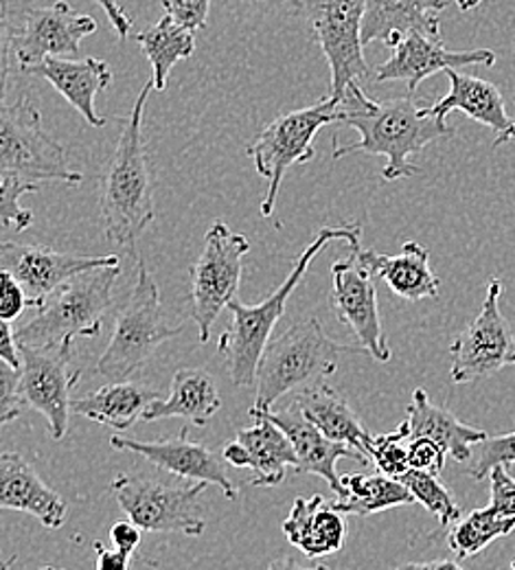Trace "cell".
Masks as SVG:
<instances>
[{
	"label": "cell",
	"instance_id": "1",
	"mask_svg": "<svg viewBox=\"0 0 515 570\" xmlns=\"http://www.w3.org/2000/svg\"><path fill=\"white\" fill-rule=\"evenodd\" d=\"M338 124L360 132V141L334 145V158H345L356 151L368 156H384L386 165L382 178L386 183L417 176L422 169L410 160L430 142L442 141L454 135L447 121L428 115L415 92L386 101L368 99L358 81H351L340 99Z\"/></svg>",
	"mask_w": 515,
	"mask_h": 570
},
{
	"label": "cell",
	"instance_id": "2",
	"mask_svg": "<svg viewBox=\"0 0 515 570\" xmlns=\"http://www.w3.org/2000/svg\"><path fill=\"white\" fill-rule=\"evenodd\" d=\"M153 81H148L123 126L117 149L101 174L99 207L106 237L130 253L156 217L153 176L143 137V115Z\"/></svg>",
	"mask_w": 515,
	"mask_h": 570
},
{
	"label": "cell",
	"instance_id": "3",
	"mask_svg": "<svg viewBox=\"0 0 515 570\" xmlns=\"http://www.w3.org/2000/svg\"><path fill=\"white\" fill-rule=\"evenodd\" d=\"M363 228L360 224H340V226H323L314 242L296 257L295 266L286 282L259 305H246L241 301H230L228 309L232 314L230 327L220 336L218 350L226 360V371L235 386H252L257 382L259 362L273 341L275 327L279 318L286 314L288 298L293 296L298 284L303 282L307 268L314 264L320 250H325L331 242H345L349 250L360 248Z\"/></svg>",
	"mask_w": 515,
	"mask_h": 570
},
{
	"label": "cell",
	"instance_id": "4",
	"mask_svg": "<svg viewBox=\"0 0 515 570\" xmlns=\"http://www.w3.org/2000/svg\"><path fill=\"white\" fill-rule=\"evenodd\" d=\"M343 354H368L363 345H340L331 341L318 318L298 321L273 338L257 371L255 411H273L288 393L327 384Z\"/></svg>",
	"mask_w": 515,
	"mask_h": 570
},
{
	"label": "cell",
	"instance_id": "5",
	"mask_svg": "<svg viewBox=\"0 0 515 570\" xmlns=\"http://www.w3.org/2000/svg\"><path fill=\"white\" fill-rule=\"evenodd\" d=\"M119 275L121 264L75 275L36 307V316L29 323L16 330L18 343L51 347L97 336L106 314L112 309V289Z\"/></svg>",
	"mask_w": 515,
	"mask_h": 570
},
{
	"label": "cell",
	"instance_id": "6",
	"mask_svg": "<svg viewBox=\"0 0 515 570\" xmlns=\"http://www.w3.org/2000/svg\"><path fill=\"white\" fill-rule=\"evenodd\" d=\"M180 334L182 327L165 323L158 285L141 259L137 284L117 314L112 338L97 362V373L110 382L130 380L162 343Z\"/></svg>",
	"mask_w": 515,
	"mask_h": 570
},
{
	"label": "cell",
	"instance_id": "7",
	"mask_svg": "<svg viewBox=\"0 0 515 570\" xmlns=\"http://www.w3.org/2000/svg\"><path fill=\"white\" fill-rule=\"evenodd\" d=\"M0 176H13L33 185H40L42 180H62L67 185L81 183V174L69 165L67 149L44 132L40 110L29 97L2 108Z\"/></svg>",
	"mask_w": 515,
	"mask_h": 570
},
{
	"label": "cell",
	"instance_id": "8",
	"mask_svg": "<svg viewBox=\"0 0 515 570\" xmlns=\"http://www.w3.org/2000/svg\"><path fill=\"white\" fill-rule=\"evenodd\" d=\"M7 9L9 4L2 0V33L18 71L47 58H79L81 40L97 31L95 18L75 11L67 0L49 7L24 4L16 22L9 20Z\"/></svg>",
	"mask_w": 515,
	"mask_h": 570
},
{
	"label": "cell",
	"instance_id": "9",
	"mask_svg": "<svg viewBox=\"0 0 515 570\" xmlns=\"http://www.w3.org/2000/svg\"><path fill=\"white\" fill-rule=\"evenodd\" d=\"M340 101L325 97L320 104L277 117L252 142L246 154L252 158L259 176L268 180V194L261 200V215L270 217L290 167L314 158V139L320 128L338 121Z\"/></svg>",
	"mask_w": 515,
	"mask_h": 570
},
{
	"label": "cell",
	"instance_id": "10",
	"mask_svg": "<svg viewBox=\"0 0 515 570\" xmlns=\"http://www.w3.org/2000/svg\"><path fill=\"white\" fill-rule=\"evenodd\" d=\"M298 13L309 24L311 38L327 58L331 99L340 101L351 81L368 79L363 42L365 0H295Z\"/></svg>",
	"mask_w": 515,
	"mask_h": 570
},
{
	"label": "cell",
	"instance_id": "11",
	"mask_svg": "<svg viewBox=\"0 0 515 570\" xmlns=\"http://www.w3.org/2000/svg\"><path fill=\"white\" fill-rule=\"evenodd\" d=\"M248 250L250 244L246 235L230 230L224 222H214L209 226L202 253L191 266V305L200 343L211 338V327L221 309L235 301Z\"/></svg>",
	"mask_w": 515,
	"mask_h": 570
},
{
	"label": "cell",
	"instance_id": "12",
	"mask_svg": "<svg viewBox=\"0 0 515 570\" xmlns=\"http://www.w3.org/2000/svg\"><path fill=\"white\" fill-rule=\"evenodd\" d=\"M209 483L189 488H171L160 481L121 474L112 481V494L141 531L148 533H185L202 535L207 522L202 518L200 497Z\"/></svg>",
	"mask_w": 515,
	"mask_h": 570
},
{
	"label": "cell",
	"instance_id": "13",
	"mask_svg": "<svg viewBox=\"0 0 515 570\" xmlns=\"http://www.w3.org/2000/svg\"><path fill=\"white\" fill-rule=\"evenodd\" d=\"M22 368L18 375L16 397L20 409L38 411L47 417L53 439H65L69 430L71 389L79 380V368L71 366L73 345L31 347L20 345Z\"/></svg>",
	"mask_w": 515,
	"mask_h": 570
},
{
	"label": "cell",
	"instance_id": "14",
	"mask_svg": "<svg viewBox=\"0 0 515 570\" xmlns=\"http://www.w3.org/2000/svg\"><path fill=\"white\" fill-rule=\"evenodd\" d=\"M501 279H489L478 316L449 347V375L454 384H472L515 364V336L501 312Z\"/></svg>",
	"mask_w": 515,
	"mask_h": 570
},
{
	"label": "cell",
	"instance_id": "15",
	"mask_svg": "<svg viewBox=\"0 0 515 570\" xmlns=\"http://www.w3.org/2000/svg\"><path fill=\"white\" fill-rule=\"evenodd\" d=\"M360 248H354L349 257L338 259L331 266V309L336 318L354 330L368 356L377 362L390 360V347L379 318L375 275L360 259Z\"/></svg>",
	"mask_w": 515,
	"mask_h": 570
},
{
	"label": "cell",
	"instance_id": "16",
	"mask_svg": "<svg viewBox=\"0 0 515 570\" xmlns=\"http://www.w3.org/2000/svg\"><path fill=\"white\" fill-rule=\"evenodd\" d=\"M117 264V255L88 257L75 253H60L36 244H0V268L24 287L29 296V307H38L51 292H56L60 285L67 284L79 273Z\"/></svg>",
	"mask_w": 515,
	"mask_h": 570
},
{
	"label": "cell",
	"instance_id": "17",
	"mask_svg": "<svg viewBox=\"0 0 515 570\" xmlns=\"http://www.w3.org/2000/svg\"><path fill=\"white\" fill-rule=\"evenodd\" d=\"M110 445L121 452H135L149 463H153L158 470H165L180 479L216 485L228 500L237 499V488L230 483L216 452H211L207 445L198 441H191L189 428H182L178 436L162 441H139L112 434Z\"/></svg>",
	"mask_w": 515,
	"mask_h": 570
},
{
	"label": "cell",
	"instance_id": "18",
	"mask_svg": "<svg viewBox=\"0 0 515 570\" xmlns=\"http://www.w3.org/2000/svg\"><path fill=\"white\" fill-rule=\"evenodd\" d=\"M496 53L492 49L476 51H449L443 47L442 38L413 31L395 49L393 56L375 69L373 79L382 81H406L408 92H415L424 79L437 72L465 67H494Z\"/></svg>",
	"mask_w": 515,
	"mask_h": 570
},
{
	"label": "cell",
	"instance_id": "19",
	"mask_svg": "<svg viewBox=\"0 0 515 570\" xmlns=\"http://www.w3.org/2000/svg\"><path fill=\"white\" fill-rule=\"evenodd\" d=\"M248 415L255 424L239 430L235 441L224 445L221 456L232 468L252 470L255 488L281 485L288 468H296L293 441L266 413L250 409Z\"/></svg>",
	"mask_w": 515,
	"mask_h": 570
},
{
	"label": "cell",
	"instance_id": "20",
	"mask_svg": "<svg viewBox=\"0 0 515 570\" xmlns=\"http://www.w3.org/2000/svg\"><path fill=\"white\" fill-rule=\"evenodd\" d=\"M261 413H266L277 426L290 436L296 452V472L320 476L323 481H327L331 492H336L338 499H343L345 483L336 470V463L340 459H356L360 463H368L367 456L360 454L356 448L338 443V441L329 439L327 434H323L303 415V411L298 409L296 402H293L286 411H261Z\"/></svg>",
	"mask_w": 515,
	"mask_h": 570
},
{
	"label": "cell",
	"instance_id": "21",
	"mask_svg": "<svg viewBox=\"0 0 515 570\" xmlns=\"http://www.w3.org/2000/svg\"><path fill=\"white\" fill-rule=\"evenodd\" d=\"M449 92L437 104L428 106V115L445 121L449 112H465L469 119L483 124L496 135L494 147L515 141V117L507 112V104L496 83L449 69Z\"/></svg>",
	"mask_w": 515,
	"mask_h": 570
},
{
	"label": "cell",
	"instance_id": "22",
	"mask_svg": "<svg viewBox=\"0 0 515 570\" xmlns=\"http://www.w3.org/2000/svg\"><path fill=\"white\" fill-rule=\"evenodd\" d=\"M449 0H365L363 42L395 49L408 33L422 31L442 38L439 13Z\"/></svg>",
	"mask_w": 515,
	"mask_h": 570
},
{
	"label": "cell",
	"instance_id": "23",
	"mask_svg": "<svg viewBox=\"0 0 515 570\" xmlns=\"http://www.w3.org/2000/svg\"><path fill=\"white\" fill-rule=\"evenodd\" d=\"M0 507L33 515L47 529H60L69 507L16 452L0 456Z\"/></svg>",
	"mask_w": 515,
	"mask_h": 570
},
{
	"label": "cell",
	"instance_id": "24",
	"mask_svg": "<svg viewBox=\"0 0 515 570\" xmlns=\"http://www.w3.org/2000/svg\"><path fill=\"white\" fill-rule=\"evenodd\" d=\"M20 72L47 79L75 110L86 119V124L101 128L106 121L95 112L97 92L112 83V71L103 60L97 58H47Z\"/></svg>",
	"mask_w": 515,
	"mask_h": 570
},
{
	"label": "cell",
	"instance_id": "25",
	"mask_svg": "<svg viewBox=\"0 0 515 570\" xmlns=\"http://www.w3.org/2000/svg\"><path fill=\"white\" fill-rule=\"evenodd\" d=\"M406 439H430L458 463H465L474 454V445L485 441L489 434L485 430L467 426L454 417L447 409L435 404L424 389H415L413 402L408 404L406 420L399 424Z\"/></svg>",
	"mask_w": 515,
	"mask_h": 570
},
{
	"label": "cell",
	"instance_id": "26",
	"mask_svg": "<svg viewBox=\"0 0 515 570\" xmlns=\"http://www.w3.org/2000/svg\"><path fill=\"white\" fill-rule=\"evenodd\" d=\"M288 542L307 560L338 553L347 540L345 513L327 504L323 497L296 499L290 515L281 524Z\"/></svg>",
	"mask_w": 515,
	"mask_h": 570
},
{
	"label": "cell",
	"instance_id": "27",
	"mask_svg": "<svg viewBox=\"0 0 515 570\" xmlns=\"http://www.w3.org/2000/svg\"><path fill=\"white\" fill-rule=\"evenodd\" d=\"M221 400L216 377L205 368H180L171 380L167 400H153L143 413V422L182 417L194 426L205 428L220 411Z\"/></svg>",
	"mask_w": 515,
	"mask_h": 570
},
{
	"label": "cell",
	"instance_id": "28",
	"mask_svg": "<svg viewBox=\"0 0 515 570\" xmlns=\"http://www.w3.org/2000/svg\"><path fill=\"white\" fill-rule=\"evenodd\" d=\"M360 259L368 271L406 301L437 298L439 279L430 268V250L417 242H406L399 255H379L375 250H363Z\"/></svg>",
	"mask_w": 515,
	"mask_h": 570
},
{
	"label": "cell",
	"instance_id": "29",
	"mask_svg": "<svg viewBox=\"0 0 515 570\" xmlns=\"http://www.w3.org/2000/svg\"><path fill=\"white\" fill-rule=\"evenodd\" d=\"M153 400H158L156 389L141 382L123 380V382H110L86 397L73 400L71 411L75 415L86 417L90 422L115 428V430H128L139 420H143V413L148 411Z\"/></svg>",
	"mask_w": 515,
	"mask_h": 570
},
{
	"label": "cell",
	"instance_id": "30",
	"mask_svg": "<svg viewBox=\"0 0 515 570\" xmlns=\"http://www.w3.org/2000/svg\"><path fill=\"white\" fill-rule=\"evenodd\" d=\"M295 402L303 411V415L323 434H327L338 443L356 448L368 459V448L373 436L365 430L360 417L354 413L347 400L340 397L334 389H329L327 384H320V386L298 391Z\"/></svg>",
	"mask_w": 515,
	"mask_h": 570
},
{
	"label": "cell",
	"instance_id": "31",
	"mask_svg": "<svg viewBox=\"0 0 515 570\" xmlns=\"http://www.w3.org/2000/svg\"><path fill=\"white\" fill-rule=\"evenodd\" d=\"M139 47L148 56L151 71H153V90H165L167 77L171 69L194 56L196 51V31L178 24L171 16L160 18L153 27L139 33Z\"/></svg>",
	"mask_w": 515,
	"mask_h": 570
},
{
	"label": "cell",
	"instance_id": "32",
	"mask_svg": "<svg viewBox=\"0 0 515 570\" xmlns=\"http://www.w3.org/2000/svg\"><path fill=\"white\" fill-rule=\"evenodd\" d=\"M343 483L345 497L331 502V507L345 515H370L415 502V497L399 479L386 474H351L343 476Z\"/></svg>",
	"mask_w": 515,
	"mask_h": 570
},
{
	"label": "cell",
	"instance_id": "33",
	"mask_svg": "<svg viewBox=\"0 0 515 570\" xmlns=\"http://www.w3.org/2000/svg\"><path fill=\"white\" fill-rule=\"evenodd\" d=\"M514 531L515 518H505L492 507H485L454 522L447 533V544L456 560H469L485 551L494 540L505 538Z\"/></svg>",
	"mask_w": 515,
	"mask_h": 570
},
{
	"label": "cell",
	"instance_id": "34",
	"mask_svg": "<svg viewBox=\"0 0 515 570\" xmlns=\"http://www.w3.org/2000/svg\"><path fill=\"white\" fill-rule=\"evenodd\" d=\"M399 481L415 497V502L424 504L442 522V527H452L460 520V504L449 494L437 474L410 468Z\"/></svg>",
	"mask_w": 515,
	"mask_h": 570
},
{
	"label": "cell",
	"instance_id": "35",
	"mask_svg": "<svg viewBox=\"0 0 515 570\" xmlns=\"http://www.w3.org/2000/svg\"><path fill=\"white\" fill-rule=\"evenodd\" d=\"M368 459L377 468L379 474H386L390 479H402L408 470V439L402 426L388 434H377L370 441Z\"/></svg>",
	"mask_w": 515,
	"mask_h": 570
},
{
	"label": "cell",
	"instance_id": "36",
	"mask_svg": "<svg viewBox=\"0 0 515 570\" xmlns=\"http://www.w3.org/2000/svg\"><path fill=\"white\" fill-rule=\"evenodd\" d=\"M515 463V430L498 436H487L474 448L472 465L467 474L474 481H483L496 465H514Z\"/></svg>",
	"mask_w": 515,
	"mask_h": 570
},
{
	"label": "cell",
	"instance_id": "37",
	"mask_svg": "<svg viewBox=\"0 0 515 570\" xmlns=\"http://www.w3.org/2000/svg\"><path fill=\"white\" fill-rule=\"evenodd\" d=\"M40 185L24 183L13 176H2L0 183V219L2 226H16L18 233L27 230V226L33 222V214L20 205V198L24 194L38 191Z\"/></svg>",
	"mask_w": 515,
	"mask_h": 570
},
{
	"label": "cell",
	"instance_id": "38",
	"mask_svg": "<svg viewBox=\"0 0 515 570\" xmlns=\"http://www.w3.org/2000/svg\"><path fill=\"white\" fill-rule=\"evenodd\" d=\"M507 468L509 465H496L489 472V483H492L489 507L505 518H515V479Z\"/></svg>",
	"mask_w": 515,
	"mask_h": 570
},
{
	"label": "cell",
	"instance_id": "39",
	"mask_svg": "<svg viewBox=\"0 0 515 570\" xmlns=\"http://www.w3.org/2000/svg\"><path fill=\"white\" fill-rule=\"evenodd\" d=\"M162 7L178 24L200 31L207 27L211 0H162Z\"/></svg>",
	"mask_w": 515,
	"mask_h": 570
},
{
	"label": "cell",
	"instance_id": "40",
	"mask_svg": "<svg viewBox=\"0 0 515 570\" xmlns=\"http://www.w3.org/2000/svg\"><path fill=\"white\" fill-rule=\"evenodd\" d=\"M447 452L443 450L439 443L430 439H413L408 441V463L413 470L430 472V474H442L445 465Z\"/></svg>",
	"mask_w": 515,
	"mask_h": 570
},
{
	"label": "cell",
	"instance_id": "41",
	"mask_svg": "<svg viewBox=\"0 0 515 570\" xmlns=\"http://www.w3.org/2000/svg\"><path fill=\"white\" fill-rule=\"evenodd\" d=\"M18 375H20V371H16L7 362H2V366H0V424H9L22 413L18 397H16Z\"/></svg>",
	"mask_w": 515,
	"mask_h": 570
},
{
	"label": "cell",
	"instance_id": "42",
	"mask_svg": "<svg viewBox=\"0 0 515 570\" xmlns=\"http://www.w3.org/2000/svg\"><path fill=\"white\" fill-rule=\"evenodd\" d=\"M2 279V301H0V318L2 321H16L27 307H29V296L24 287L18 284L9 273L0 275Z\"/></svg>",
	"mask_w": 515,
	"mask_h": 570
},
{
	"label": "cell",
	"instance_id": "43",
	"mask_svg": "<svg viewBox=\"0 0 515 570\" xmlns=\"http://www.w3.org/2000/svg\"><path fill=\"white\" fill-rule=\"evenodd\" d=\"M110 542L115 549L135 556L141 544V529L132 520H119L110 529Z\"/></svg>",
	"mask_w": 515,
	"mask_h": 570
},
{
	"label": "cell",
	"instance_id": "44",
	"mask_svg": "<svg viewBox=\"0 0 515 570\" xmlns=\"http://www.w3.org/2000/svg\"><path fill=\"white\" fill-rule=\"evenodd\" d=\"M0 357H2V362H7L11 368H16V371L22 368L20 343H18L16 332L11 330L9 321H0Z\"/></svg>",
	"mask_w": 515,
	"mask_h": 570
},
{
	"label": "cell",
	"instance_id": "45",
	"mask_svg": "<svg viewBox=\"0 0 515 570\" xmlns=\"http://www.w3.org/2000/svg\"><path fill=\"white\" fill-rule=\"evenodd\" d=\"M95 553H97V570H130L132 556L119 549H106L101 542H95Z\"/></svg>",
	"mask_w": 515,
	"mask_h": 570
},
{
	"label": "cell",
	"instance_id": "46",
	"mask_svg": "<svg viewBox=\"0 0 515 570\" xmlns=\"http://www.w3.org/2000/svg\"><path fill=\"white\" fill-rule=\"evenodd\" d=\"M95 2L106 11V16H108L110 24L115 27L119 40H126L130 29H132V18L128 16V11L117 0H95Z\"/></svg>",
	"mask_w": 515,
	"mask_h": 570
},
{
	"label": "cell",
	"instance_id": "47",
	"mask_svg": "<svg viewBox=\"0 0 515 570\" xmlns=\"http://www.w3.org/2000/svg\"><path fill=\"white\" fill-rule=\"evenodd\" d=\"M266 570H329L327 567H300L298 562H295L293 558L284 556V558H277L275 562H270V567Z\"/></svg>",
	"mask_w": 515,
	"mask_h": 570
},
{
	"label": "cell",
	"instance_id": "48",
	"mask_svg": "<svg viewBox=\"0 0 515 570\" xmlns=\"http://www.w3.org/2000/svg\"><path fill=\"white\" fill-rule=\"evenodd\" d=\"M430 570H463L456 562L449 560H439V562H430Z\"/></svg>",
	"mask_w": 515,
	"mask_h": 570
},
{
	"label": "cell",
	"instance_id": "49",
	"mask_svg": "<svg viewBox=\"0 0 515 570\" xmlns=\"http://www.w3.org/2000/svg\"><path fill=\"white\" fill-rule=\"evenodd\" d=\"M454 2L458 4V9H460V11H469V9L478 7V2H476V0H454Z\"/></svg>",
	"mask_w": 515,
	"mask_h": 570
},
{
	"label": "cell",
	"instance_id": "50",
	"mask_svg": "<svg viewBox=\"0 0 515 570\" xmlns=\"http://www.w3.org/2000/svg\"><path fill=\"white\" fill-rule=\"evenodd\" d=\"M397 570H430V564H424V562H410V564H404Z\"/></svg>",
	"mask_w": 515,
	"mask_h": 570
},
{
	"label": "cell",
	"instance_id": "51",
	"mask_svg": "<svg viewBox=\"0 0 515 570\" xmlns=\"http://www.w3.org/2000/svg\"><path fill=\"white\" fill-rule=\"evenodd\" d=\"M40 570H67V569H58V567H42Z\"/></svg>",
	"mask_w": 515,
	"mask_h": 570
},
{
	"label": "cell",
	"instance_id": "52",
	"mask_svg": "<svg viewBox=\"0 0 515 570\" xmlns=\"http://www.w3.org/2000/svg\"><path fill=\"white\" fill-rule=\"evenodd\" d=\"M512 570H515V560L512 562Z\"/></svg>",
	"mask_w": 515,
	"mask_h": 570
},
{
	"label": "cell",
	"instance_id": "53",
	"mask_svg": "<svg viewBox=\"0 0 515 570\" xmlns=\"http://www.w3.org/2000/svg\"><path fill=\"white\" fill-rule=\"evenodd\" d=\"M476 2H478V4H481V2H483V0H476Z\"/></svg>",
	"mask_w": 515,
	"mask_h": 570
}]
</instances>
